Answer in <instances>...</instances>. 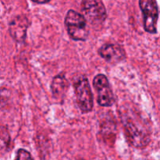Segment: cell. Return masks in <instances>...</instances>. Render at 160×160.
<instances>
[{
	"label": "cell",
	"mask_w": 160,
	"mask_h": 160,
	"mask_svg": "<svg viewBox=\"0 0 160 160\" xmlns=\"http://www.w3.org/2000/svg\"><path fill=\"white\" fill-rule=\"evenodd\" d=\"M123 120L126 137L128 142L132 146L137 148H144L149 142V134L148 129L140 123L137 119L131 115L126 116Z\"/></svg>",
	"instance_id": "cell-1"
},
{
	"label": "cell",
	"mask_w": 160,
	"mask_h": 160,
	"mask_svg": "<svg viewBox=\"0 0 160 160\" xmlns=\"http://www.w3.org/2000/svg\"><path fill=\"white\" fill-rule=\"evenodd\" d=\"M65 25L69 35L74 41H85L88 36L86 20L82 14L70 9L65 18Z\"/></svg>",
	"instance_id": "cell-2"
},
{
	"label": "cell",
	"mask_w": 160,
	"mask_h": 160,
	"mask_svg": "<svg viewBox=\"0 0 160 160\" xmlns=\"http://www.w3.org/2000/svg\"><path fill=\"white\" fill-rule=\"evenodd\" d=\"M77 103L83 113L91 112L93 108V95L86 77L79 76L74 81Z\"/></svg>",
	"instance_id": "cell-3"
},
{
	"label": "cell",
	"mask_w": 160,
	"mask_h": 160,
	"mask_svg": "<svg viewBox=\"0 0 160 160\" xmlns=\"http://www.w3.org/2000/svg\"><path fill=\"white\" fill-rule=\"evenodd\" d=\"M81 9L88 20L96 26L104 23L107 17L106 7L102 0H82Z\"/></svg>",
	"instance_id": "cell-4"
},
{
	"label": "cell",
	"mask_w": 160,
	"mask_h": 160,
	"mask_svg": "<svg viewBox=\"0 0 160 160\" xmlns=\"http://www.w3.org/2000/svg\"><path fill=\"white\" fill-rule=\"evenodd\" d=\"M139 6L144 17V28L150 34L157 33L159 9L156 0H139Z\"/></svg>",
	"instance_id": "cell-5"
},
{
	"label": "cell",
	"mask_w": 160,
	"mask_h": 160,
	"mask_svg": "<svg viewBox=\"0 0 160 160\" xmlns=\"http://www.w3.org/2000/svg\"><path fill=\"white\" fill-rule=\"evenodd\" d=\"M93 86L97 92V102L99 106L109 107L113 104V92L106 75H96L93 80Z\"/></svg>",
	"instance_id": "cell-6"
},
{
	"label": "cell",
	"mask_w": 160,
	"mask_h": 160,
	"mask_svg": "<svg viewBox=\"0 0 160 160\" xmlns=\"http://www.w3.org/2000/svg\"><path fill=\"white\" fill-rule=\"evenodd\" d=\"M98 52L106 62L112 64L122 62L126 58L124 49L117 44H105L98 49Z\"/></svg>",
	"instance_id": "cell-7"
},
{
	"label": "cell",
	"mask_w": 160,
	"mask_h": 160,
	"mask_svg": "<svg viewBox=\"0 0 160 160\" xmlns=\"http://www.w3.org/2000/svg\"><path fill=\"white\" fill-rule=\"evenodd\" d=\"M28 27H29V20L26 16H17L9 23V34L16 42H23L27 37V31Z\"/></svg>",
	"instance_id": "cell-8"
},
{
	"label": "cell",
	"mask_w": 160,
	"mask_h": 160,
	"mask_svg": "<svg viewBox=\"0 0 160 160\" xmlns=\"http://www.w3.org/2000/svg\"><path fill=\"white\" fill-rule=\"evenodd\" d=\"M70 84L64 74H59L52 79L51 90L53 97L56 99L60 100L64 98L66 92L68 90Z\"/></svg>",
	"instance_id": "cell-9"
},
{
	"label": "cell",
	"mask_w": 160,
	"mask_h": 160,
	"mask_svg": "<svg viewBox=\"0 0 160 160\" xmlns=\"http://www.w3.org/2000/svg\"><path fill=\"white\" fill-rule=\"evenodd\" d=\"M10 135L7 128L0 125V154L9 150L10 145Z\"/></svg>",
	"instance_id": "cell-10"
},
{
	"label": "cell",
	"mask_w": 160,
	"mask_h": 160,
	"mask_svg": "<svg viewBox=\"0 0 160 160\" xmlns=\"http://www.w3.org/2000/svg\"><path fill=\"white\" fill-rule=\"evenodd\" d=\"M9 98V92L6 88L0 89V109L6 105Z\"/></svg>",
	"instance_id": "cell-11"
},
{
	"label": "cell",
	"mask_w": 160,
	"mask_h": 160,
	"mask_svg": "<svg viewBox=\"0 0 160 160\" xmlns=\"http://www.w3.org/2000/svg\"><path fill=\"white\" fill-rule=\"evenodd\" d=\"M33 158L31 157L30 152L24 149H19L17 151V156H16V159H32Z\"/></svg>",
	"instance_id": "cell-12"
},
{
	"label": "cell",
	"mask_w": 160,
	"mask_h": 160,
	"mask_svg": "<svg viewBox=\"0 0 160 160\" xmlns=\"http://www.w3.org/2000/svg\"><path fill=\"white\" fill-rule=\"evenodd\" d=\"M33 2L36 3H39V4H44V3H47L50 2L51 0H32Z\"/></svg>",
	"instance_id": "cell-13"
}]
</instances>
